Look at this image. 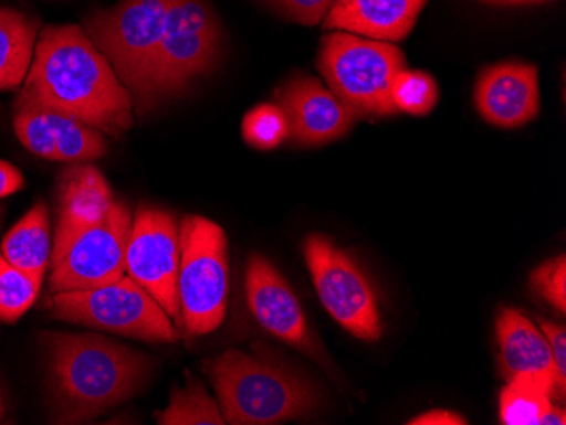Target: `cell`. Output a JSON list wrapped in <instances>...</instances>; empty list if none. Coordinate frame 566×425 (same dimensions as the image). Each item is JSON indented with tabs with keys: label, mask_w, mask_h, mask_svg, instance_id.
I'll use <instances>...</instances> for the list:
<instances>
[{
	"label": "cell",
	"mask_w": 566,
	"mask_h": 425,
	"mask_svg": "<svg viewBox=\"0 0 566 425\" xmlns=\"http://www.w3.org/2000/svg\"><path fill=\"white\" fill-rule=\"evenodd\" d=\"M22 92L113 138L135 124L132 94L87 33L72 24L41 31Z\"/></svg>",
	"instance_id": "cell-1"
},
{
	"label": "cell",
	"mask_w": 566,
	"mask_h": 425,
	"mask_svg": "<svg viewBox=\"0 0 566 425\" xmlns=\"http://www.w3.org/2000/svg\"><path fill=\"white\" fill-rule=\"evenodd\" d=\"M48 386L59 424H81L139 392L149 376L148 358L95 334H43Z\"/></svg>",
	"instance_id": "cell-2"
},
{
	"label": "cell",
	"mask_w": 566,
	"mask_h": 425,
	"mask_svg": "<svg viewBox=\"0 0 566 425\" xmlns=\"http://www.w3.org/2000/svg\"><path fill=\"white\" fill-rule=\"evenodd\" d=\"M211 379L226 424H282L316 407L311 383L266 354L228 349L212 364Z\"/></svg>",
	"instance_id": "cell-3"
},
{
	"label": "cell",
	"mask_w": 566,
	"mask_h": 425,
	"mask_svg": "<svg viewBox=\"0 0 566 425\" xmlns=\"http://www.w3.org/2000/svg\"><path fill=\"white\" fill-rule=\"evenodd\" d=\"M317 66L329 91L358 116L397 113L392 85L407 63L396 44L333 31L321 41Z\"/></svg>",
	"instance_id": "cell-4"
},
{
	"label": "cell",
	"mask_w": 566,
	"mask_h": 425,
	"mask_svg": "<svg viewBox=\"0 0 566 425\" xmlns=\"http://www.w3.org/2000/svg\"><path fill=\"white\" fill-rule=\"evenodd\" d=\"M177 295L187 332L203 336L221 326L229 295L228 237L211 219L184 217Z\"/></svg>",
	"instance_id": "cell-5"
},
{
	"label": "cell",
	"mask_w": 566,
	"mask_h": 425,
	"mask_svg": "<svg viewBox=\"0 0 566 425\" xmlns=\"http://www.w3.org/2000/svg\"><path fill=\"white\" fill-rule=\"evenodd\" d=\"M222 28L208 0H170L164 38L149 70L143 113L189 87L218 62Z\"/></svg>",
	"instance_id": "cell-6"
},
{
	"label": "cell",
	"mask_w": 566,
	"mask_h": 425,
	"mask_svg": "<svg viewBox=\"0 0 566 425\" xmlns=\"http://www.w3.org/2000/svg\"><path fill=\"white\" fill-rule=\"evenodd\" d=\"M170 0H117L114 8L98 11L85 33L109 60L136 109L143 113L149 70L157 55Z\"/></svg>",
	"instance_id": "cell-7"
},
{
	"label": "cell",
	"mask_w": 566,
	"mask_h": 425,
	"mask_svg": "<svg viewBox=\"0 0 566 425\" xmlns=\"http://www.w3.org/2000/svg\"><path fill=\"white\" fill-rule=\"evenodd\" d=\"M51 316L63 322L114 332L149 342L178 339L164 307L129 275L88 290L59 291L50 300Z\"/></svg>",
	"instance_id": "cell-8"
},
{
	"label": "cell",
	"mask_w": 566,
	"mask_h": 425,
	"mask_svg": "<svg viewBox=\"0 0 566 425\" xmlns=\"http://www.w3.org/2000/svg\"><path fill=\"white\" fill-rule=\"evenodd\" d=\"M304 255L317 295L331 317L361 341L380 339L384 328L377 297L358 263L319 234L307 237Z\"/></svg>",
	"instance_id": "cell-9"
},
{
	"label": "cell",
	"mask_w": 566,
	"mask_h": 425,
	"mask_svg": "<svg viewBox=\"0 0 566 425\" xmlns=\"http://www.w3.org/2000/svg\"><path fill=\"white\" fill-rule=\"evenodd\" d=\"M132 227V211L123 202H114L101 221L72 237L63 252L51 258V291L88 290L120 280L126 275Z\"/></svg>",
	"instance_id": "cell-10"
},
{
	"label": "cell",
	"mask_w": 566,
	"mask_h": 425,
	"mask_svg": "<svg viewBox=\"0 0 566 425\" xmlns=\"http://www.w3.org/2000/svg\"><path fill=\"white\" fill-rule=\"evenodd\" d=\"M180 227L164 209L143 205L133 219L127 243L126 275L151 295L170 319L182 323L178 309Z\"/></svg>",
	"instance_id": "cell-11"
},
{
	"label": "cell",
	"mask_w": 566,
	"mask_h": 425,
	"mask_svg": "<svg viewBox=\"0 0 566 425\" xmlns=\"http://www.w3.org/2000/svg\"><path fill=\"white\" fill-rule=\"evenodd\" d=\"M14 131L31 153L60 163H87L107 151L101 131L62 110L38 103L24 92L15 100Z\"/></svg>",
	"instance_id": "cell-12"
},
{
	"label": "cell",
	"mask_w": 566,
	"mask_h": 425,
	"mask_svg": "<svg viewBox=\"0 0 566 425\" xmlns=\"http://www.w3.org/2000/svg\"><path fill=\"white\" fill-rule=\"evenodd\" d=\"M247 297L254 319L266 332L308 357H316V342L298 298L265 256L251 255L248 262Z\"/></svg>",
	"instance_id": "cell-13"
},
{
	"label": "cell",
	"mask_w": 566,
	"mask_h": 425,
	"mask_svg": "<svg viewBox=\"0 0 566 425\" xmlns=\"http://www.w3.org/2000/svg\"><path fill=\"white\" fill-rule=\"evenodd\" d=\"M276 97L289 120V138L302 146H319L342 138L359 117L313 77L287 82Z\"/></svg>",
	"instance_id": "cell-14"
},
{
	"label": "cell",
	"mask_w": 566,
	"mask_h": 425,
	"mask_svg": "<svg viewBox=\"0 0 566 425\" xmlns=\"http://www.w3.org/2000/svg\"><path fill=\"white\" fill-rule=\"evenodd\" d=\"M475 104L486 123L521 128L539 113L536 66L511 62L486 68L476 82Z\"/></svg>",
	"instance_id": "cell-15"
},
{
	"label": "cell",
	"mask_w": 566,
	"mask_h": 425,
	"mask_svg": "<svg viewBox=\"0 0 566 425\" xmlns=\"http://www.w3.org/2000/svg\"><path fill=\"white\" fill-rule=\"evenodd\" d=\"M114 202L109 183L97 168L87 163L65 168L60 174L59 226L51 258L62 253L72 237L101 221Z\"/></svg>",
	"instance_id": "cell-16"
},
{
	"label": "cell",
	"mask_w": 566,
	"mask_h": 425,
	"mask_svg": "<svg viewBox=\"0 0 566 425\" xmlns=\"http://www.w3.org/2000/svg\"><path fill=\"white\" fill-rule=\"evenodd\" d=\"M428 0H334L326 30L397 43L409 36Z\"/></svg>",
	"instance_id": "cell-17"
},
{
	"label": "cell",
	"mask_w": 566,
	"mask_h": 425,
	"mask_svg": "<svg viewBox=\"0 0 566 425\" xmlns=\"http://www.w3.org/2000/svg\"><path fill=\"white\" fill-rule=\"evenodd\" d=\"M497 339L509 380L517 376L543 380L563 399L566 385L559 382L548 339L527 317L520 310H502L497 319Z\"/></svg>",
	"instance_id": "cell-18"
},
{
	"label": "cell",
	"mask_w": 566,
	"mask_h": 425,
	"mask_svg": "<svg viewBox=\"0 0 566 425\" xmlns=\"http://www.w3.org/2000/svg\"><path fill=\"white\" fill-rule=\"evenodd\" d=\"M51 252L50 214L46 204L38 202L2 240L0 255L15 268L44 278Z\"/></svg>",
	"instance_id": "cell-19"
},
{
	"label": "cell",
	"mask_w": 566,
	"mask_h": 425,
	"mask_svg": "<svg viewBox=\"0 0 566 425\" xmlns=\"http://www.w3.org/2000/svg\"><path fill=\"white\" fill-rule=\"evenodd\" d=\"M38 22L30 15L0 8V91L25 81L36 47Z\"/></svg>",
	"instance_id": "cell-20"
},
{
	"label": "cell",
	"mask_w": 566,
	"mask_h": 425,
	"mask_svg": "<svg viewBox=\"0 0 566 425\" xmlns=\"http://www.w3.org/2000/svg\"><path fill=\"white\" fill-rule=\"evenodd\" d=\"M555 390L533 376L509 380L501 393V421L505 425H542L543 417L552 407Z\"/></svg>",
	"instance_id": "cell-21"
},
{
	"label": "cell",
	"mask_w": 566,
	"mask_h": 425,
	"mask_svg": "<svg viewBox=\"0 0 566 425\" xmlns=\"http://www.w3.org/2000/svg\"><path fill=\"white\" fill-rule=\"evenodd\" d=\"M161 425H222V417L218 400L209 395L199 380L187 373V383L184 389L175 386L171 390L170 404L165 411L155 414Z\"/></svg>",
	"instance_id": "cell-22"
},
{
	"label": "cell",
	"mask_w": 566,
	"mask_h": 425,
	"mask_svg": "<svg viewBox=\"0 0 566 425\" xmlns=\"http://www.w3.org/2000/svg\"><path fill=\"white\" fill-rule=\"evenodd\" d=\"M43 278L22 272L0 255V320L14 323L33 306Z\"/></svg>",
	"instance_id": "cell-23"
},
{
	"label": "cell",
	"mask_w": 566,
	"mask_h": 425,
	"mask_svg": "<svg viewBox=\"0 0 566 425\" xmlns=\"http://www.w3.org/2000/svg\"><path fill=\"white\" fill-rule=\"evenodd\" d=\"M438 85L428 73L403 70L392 85V103L397 113L426 116L438 103Z\"/></svg>",
	"instance_id": "cell-24"
},
{
	"label": "cell",
	"mask_w": 566,
	"mask_h": 425,
	"mask_svg": "<svg viewBox=\"0 0 566 425\" xmlns=\"http://www.w3.org/2000/svg\"><path fill=\"white\" fill-rule=\"evenodd\" d=\"M243 138L256 149H273L289 139V120L282 107L262 104L254 107L243 119Z\"/></svg>",
	"instance_id": "cell-25"
},
{
	"label": "cell",
	"mask_w": 566,
	"mask_h": 425,
	"mask_svg": "<svg viewBox=\"0 0 566 425\" xmlns=\"http://www.w3.org/2000/svg\"><path fill=\"white\" fill-rule=\"evenodd\" d=\"M534 290L552 304L559 312H566V259L565 256L546 262L545 265L534 269Z\"/></svg>",
	"instance_id": "cell-26"
},
{
	"label": "cell",
	"mask_w": 566,
	"mask_h": 425,
	"mask_svg": "<svg viewBox=\"0 0 566 425\" xmlns=\"http://www.w3.org/2000/svg\"><path fill=\"white\" fill-rule=\"evenodd\" d=\"M265 2L289 21L301 22L305 26H316L324 21L334 0H265Z\"/></svg>",
	"instance_id": "cell-27"
},
{
	"label": "cell",
	"mask_w": 566,
	"mask_h": 425,
	"mask_svg": "<svg viewBox=\"0 0 566 425\" xmlns=\"http://www.w3.org/2000/svg\"><path fill=\"white\" fill-rule=\"evenodd\" d=\"M546 339H548L549 348H552L553 361H555L556 373H558L559 382L566 385V332L562 326L542 320L539 322Z\"/></svg>",
	"instance_id": "cell-28"
},
{
	"label": "cell",
	"mask_w": 566,
	"mask_h": 425,
	"mask_svg": "<svg viewBox=\"0 0 566 425\" xmlns=\"http://www.w3.org/2000/svg\"><path fill=\"white\" fill-rule=\"evenodd\" d=\"M24 185L21 171L14 164L0 160V199L19 192Z\"/></svg>",
	"instance_id": "cell-29"
},
{
	"label": "cell",
	"mask_w": 566,
	"mask_h": 425,
	"mask_svg": "<svg viewBox=\"0 0 566 425\" xmlns=\"http://www.w3.org/2000/svg\"><path fill=\"white\" fill-rule=\"evenodd\" d=\"M412 425H463L465 418L450 411H431L409 422Z\"/></svg>",
	"instance_id": "cell-30"
},
{
	"label": "cell",
	"mask_w": 566,
	"mask_h": 425,
	"mask_svg": "<svg viewBox=\"0 0 566 425\" xmlns=\"http://www.w3.org/2000/svg\"><path fill=\"white\" fill-rule=\"evenodd\" d=\"M566 424V414L563 408L555 407L552 405L549 411L546 412L545 417H543L542 425H565Z\"/></svg>",
	"instance_id": "cell-31"
},
{
	"label": "cell",
	"mask_w": 566,
	"mask_h": 425,
	"mask_svg": "<svg viewBox=\"0 0 566 425\" xmlns=\"http://www.w3.org/2000/svg\"><path fill=\"white\" fill-rule=\"evenodd\" d=\"M482 2L491 6H526L536 4V2H545V0H482Z\"/></svg>",
	"instance_id": "cell-32"
},
{
	"label": "cell",
	"mask_w": 566,
	"mask_h": 425,
	"mask_svg": "<svg viewBox=\"0 0 566 425\" xmlns=\"http://www.w3.org/2000/svg\"><path fill=\"white\" fill-rule=\"evenodd\" d=\"M4 415V400H2V392H0V418Z\"/></svg>",
	"instance_id": "cell-33"
},
{
	"label": "cell",
	"mask_w": 566,
	"mask_h": 425,
	"mask_svg": "<svg viewBox=\"0 0 566 425\" xmlns=\"http://www.w3.org/2000/svg\"><path fill=\"white\" fill-rule=\"evenodd\" d=\"M0 224H2V209H0Z\"/></svg>",
	"instance_id": "cell-34"
}]
</instances>
